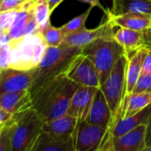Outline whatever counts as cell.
I'll list each match as a JSON object with an SVG mask.
<instances>
[{"label":"cell","instance_id":"obj_1","mask_svg":"<svg viewBox=\"0 0 151 151\" xmlns=\"http://www.w3.org/2000/svg\"><path fill=\"white\" fill-rule=\"evenodd\" d=\"M78 87L63 74L32 97L33 108L43 122L60 118L67 113L71 98Z\"/></svg>","mask_w":151,"mask_h":151},{"label":"cell","instance_id":"obj_2","mask_svg":"<svg viewBox=\"0 0 151 151\" xmlns=\"http://www.w3.org/2000/svg\"><path fill=\"white\" fill-rule=\"evenodd\" d=\"M82 48L60 45L47 47L36 67L32 69L33 79L28 92L32 97L58 77L65 74L73 58L81 53Z\"/></svg>","mask_w":151,"mask_h":151},{"label":"cell","instance_id":"obj_3","mask_svg":"<svg viewBox=\"0 0 151 151\" xmlns=\"http://www.w3.org/2000/svg\"><path fill=\"white\" fill-rule=\"evenodd\" d=\"M10 123L12 151H32L43 125L35 110L32 107L13 116Z\"/></svg>","mask_w":151,"mask_h":151},{"label":"cell","instance_id":"obj_4","mask_svg":"<svg viewBox=\"0 0 151 151\" xmlns=\"http://www.w3.org/2000/svg\"><path fill=\"white\" fill-rule=\"evenodd\" d=\"M81 53L94 64L101 85L110 75L119 59L125 54L124 49L113 38L97 39L82 48Z\"/></svg>","mask_w":151,"mask_h":151},{"label":"cell","instance_id":"obj_5","mask_svg":"<svg viewBox=\"0 0 151 151\" xmlns=\"http://www.w3.org/2000/svg\"><path fill=\"white\" fill-rule=\"evenodd\" d=\"M128 57L125 53L116 63L108 78L101 85L103 92L113 116L114 125L122 117L126 96V72Z\"/></svg>","mask_w":151,"mask_h":151},{"label":"cell","instance_id":"obj_6","mask_svg":"<svg viewBox=\"0 0 151 151\" xmlns=\"http://www.w3.org/2000/svg\"><path fill=\"white\" fill-rule=\"evenodd\" d=\"M112 128L78 121L73 134L74 151H101L112 138Z\"/></svg>","mask_w":151,"mask_h":151},{"label":"cell","instance_id":"obj_7","mask_svg":"<svg viewBox=\"0 0 151 151\" xmlns=\"http://www.w3.org/2000/svg\"><path fill=\"white\" fill-rule=\"evenodd\" d=\"M43 41L44 39L40 33L23 36L17 41H11L9 43L11 47L9 67L25 71L32 70L35 50Z\"/></svg>","mask_w":151,"mask_h":151},{"label":"cell","instance_id":"obj_8","mask_svg":"<svg viewBox=\"0 0 151 151\" xmlns=\"http://www.w3.org/2000/svg\"><path fill=\"white\" fill-rule=\"evenodd\" d=\"M65 76L79 86L100 88L101 82L98 73L92 61L84 54L75 56L69 64Z\"/></svg>","mask_w":151,"mask_h":151},{"label":"cell","instance_id":"obj_9","mask_svg":"<svg viewBox=\"0 0 151 151\" xmlns=\"http://www.w3.org/2000/svg\"><path fill=\"white\" fill-rule=\"evenodd\" d=\"M114 27L106 19V20L101 23L98 27L92 29H84L75 34L69 35L65 37L61 45L83 48L88 43L102 38H113L114 37Z\"/></svg>","mask_w":151,"mask_h":151},{"label":"cell","instance_id":"obj_10","mask_svg":"<svg viewBox=\"0 0 151 151\" xmlns=\"http://www.w3.org/2000/svg\"><path fill=\"white\" fill-rule=\"evenodd\" d=\"M32 70L25 71L12 67L0 70V95L28 90L32 83Z\"/></svg>","mask_w":151,"mask_h":151},{"label":"cell","instance_id":"obj_11","mask_svg":"<svg viewBox=\"0 0 151 151\" xmlns=\"http://www.w3.org/2000/svg\"><path fill=\"white\" fill-rule=\"evenodd\" d=\"M114 39L124 49L128 57L147 45H151L150 32L119 27L114 34Z\"/></svg>","mask_w":151,"mask_h":151},{"label":"cell","instance_id":"obj_12","mask_svg":"<svg viewBox=\"0 0 151 151\" xmlns=\"http://www.w3.org/2000/svg\"><path fill=\"white\" fill-rule=\"evenodd\" d=\"M97 89L96 88L79 86L71 98L66 114L77 119L78 121H85Z\"/></svg>","mask_w":151,"mask_h":151},{"label":"cell","instance_id":"obj_13","mask_svg":"<svg viewBox=\"0 0 151 151\" xmlns=\"http://www.w3.org/2000/svg\"><path fill=\"white\" fill-rule=\"evenodd\" d=\"M105 15L114 27L127 28L142 32L150 31L151 15L149 14L127 12L119 15H112L107 10Z\"/></svg>","mask_w":151,"mask_h":151},{"label":"cell","instance_id":"obj_14","mask_svg":"<svg viewBox=\"0 0 151 151\" xmlns=\"http://www.w3.org/2000/svg\"><path fill=\"white\" fill-rule=\"evenodd\" d=\"M85 121L104 127H113L114 126L111 108L100 88H98L95 94L88 115Z\"/></svg>","mask_w":151,"mask_h":151},{"label":"cell","instance_id":"obj_15","mask_svg":"<svg viewBox=\"0 0 151 151\" xmlns=\"http://www.w3.org/2000/svg\"><path fill=\"white\" fill-rule=\"evenodd\" d=\"M147 125L137 128L116 138H112L113 151H142L146 147Z\"/></svg>","mask_w":151,"mask_h":151},{"label":"cell","instance_id":"obj_16","mask_svg":"<svg viewBox=\"0 0 151 151\" xmlns=\"http://www.w3.org/2000/svg\"><path fill=\"white\" fill-rule=\"evenodd\" d=\"M78 119L65 114L60 118L43 122L42 133L58 139L73 140V134Z\"/></svg>","mask_w":151,"mask_h":151},{"label":"cell","instance_id":"obj_17","mask_svg":"<svg viewBox=\"0 0 151 151\" xmlns=\"http://www.w3.org/2000/svg\"><path fill=\"white\" fill-rule=\"evenodd\" d=\"M32 107V99L28 90L0 95V109L12 116L18 115Z\"/></svg>","mask_w":151,"mask_h":151},{"label":"cell","instance_id":"obj_18","mask_svg":"<svg viewBox=\"0 0 151 151\" xmlns=\"http://www.w3.org/2000/svg\"><path fill=\"white\" fill-rule=\"evenodd\" d=\"M150 119L151 105L133 116L119 119L113 126L111 132L112 138L119 137L142 125H148Z\"/></svg>","mask_w":151,"mask_h":151},{"label":"cell","instance_id":"obj_19","mask_svg":"<svg viewBox=\"0 0 151 151\" xmlns=\"http://www.w3.org/2000/svg\"><path fill=\"white\" fill-rule=\"evenodd\" d=\"M145 48V47H144ZM144 48L137 50L134 54L128 57L127 72H126V96L123 104V108L125 103L128 99V97L132 95L134 88L138 81V79L142 73V59L144 54Z\"/></svg>","mask_w":151,"mask_h":151},{"label":"cell","instance_id":"obj_20","mask_svg":"<svg viewBox=\"0 0 151 151\" xmlns=\"http://www.w3.org/2000/svg\"><path fill=\"white\" fill-rule=\"evenodd\" d=\"M112 15L136 12L151 15V0H112L111 10Z\"/></svg>","mask_w":151,"mask_h":151},{"label":"cell","instance_id":"obj_21","mask_svg":"<svg viewBox=\"0 0 151 151\" xmlns=\"http://www.w3.org/2000/svg\"><path fill=\"white\" fill-rule=\"evenodd\" d=\"M32 151H74L73 140L51 137L42 132Z\"/></svg>","mask_w":151,"mask_h":151},{"label":"cell","instance_id":"obj_22","mask_svg":"<svg viewBox=\"0 0 151 151\" xmlns=\"http://www.w3.org/2000/svg\"><path fill=\"white\" fill-rule=\"evenodd\" d=\"M150 105H151V92L132 94L125 103L121 118L133 116Z\"/></svg>","mask_w":151,"mask_h":151},{"label":"cell","instance_id":"obj_23","mask_svg":"<svg viewBox=\"0 0 151 151\" xmlns=\"http://www.w3.org/2000/svg\"><path fill=\"white\" fill-rule=\"evenodd\" d=\"M92 9L93 8L90 6L87 11H85L84 12H82L81 14H80L76 17H74L73 19H72L71 20H69L67 23H65V25H63L61 27V29L65 35V37L69 35L75 34V33H78L80 31L86 29V22L88 20V18Z\"/></svg>","mask_w":151,"mask_h":151},{"label":"cell","instance_id":"obj_24","mask_svg":"<svg viewBox=\"0 0 151 151\" xmlns=\"http://www.w3.org/2000/svg\"><path fill=\"white\" fill-rule=\"evenodd\" d=\"M34 13L35 19L38 23L39 27V33L42 32L50 24V11L49 8V4L46 0H35V7H34Z\"/></svg>","mask_w":151,"mask_h":151},{"label":"cell","instance_id":"obj_25","mask_svg":"<svg viewBox=\"0 0 151 151\" xmlns=\"http://www.w3.org/2000/svg\"><path fill=\"white\" fill-rule=\"evenodd\" d=\"M28 12H26V11H22V10L17 11L14 21L12 22V24L8 31V34H9L12 41L19 40L24 36V32H25L27 19L28 17Z\"/></svg>","mask_w":151,"mask_h":151},{"label":"cell","instance_id":"obj_26","mask_svg":"<svg viewBox=\"0 0 151 151\" xmlns=\"http://www.w3.org/2000/svg\"><path fill=\"white\" fill-rule=\"evenodd\" d=\"M49 47H58L62 44L65 35L61 29V27H53L50 24L41 34Z\"/></svg>","mask_w":151,"mask_h":151},{"label":"cell","instance_id":"obj_27","mask_svg":"<svg viewBox=\"0 0 151 151\" xmlns=\"http://www.w3.org/2000/svg\"><path fill=\"white\" fill-rule=\"evenodd\" d=\"M10 121L3 126L0 132V151H12Z\"/></svg>","mask_w":151,"mask_h":151},{"label":"cell","instance_id":"obj_28","mask_svg":"<svg viewBox=\"0 0 151 151\" xmlns=\"http://www.w3.org/2000/svg\"><path fill=\"white\" fill-rule=\"evenodd\" d=\"M151 92V74H141L132 94Z\"/></svg>","mask_w":151,"mask_h":151},{"label":"cell","instance_id":"obj_29","mask_svg":"<svg viewBox=\"0 0 151 151\" xmlns=\"http://www.w3.org/2000/svg\"><path fill=\"white\" fill-rule=\"evenodd\" d=\"M38 33H39V27H38V23L35 19L34 9H33L28 12V17L27 19V23H26L24 36L32 35L38 34Z\"/></svg>","mask_w":151,"mask_h":151},{"label":"cell","instance_id":"obj_30","mask_svg":"<svg viewBox=\"0 0 151 151\" xmlns=\"http://www.w3.org/2000/svg\"><path fill=\"white\" fill-rule=\"evenodd\" d=\"M17 11H7L0 12V27L4 31H9L14 19L16 17Z\"/></svg>","mask_w":151,"mask_h":151},{"label":"cell","instance_id":"obj_31","mask_svg":"<svg viewBox=\"0 0 151 151\" xmlns=\"http://www.w3.org/2000/svg\"><path fill=\"white\" fill-rule=\"evenodd\" d=\"M141 74H151V45H147L144 48Z\"/></svg>","mask_w":151,"mask_h":151},{"label":"cell","instance_id":"obj_32","mask_svg":"<svg viewBox=\"0 0 151 151\" xmlns=\"http://www.w3.org/2000/svg\"><path fill=\"white\" fill-rule=\"evenodd\" d=\"M26 0H3L0 4V12L7 11H19Z\"/></svg>","mask_w":151,"mask_h":151},{"label":"cell","instance_id":"obj_33","mask_svg":"<svg viewBox=\"0 0 151 151\" xmlns=\"http://www.w3.org/2000/svg\"><path fill=\"white\" fill-rule=\"evenodd\" d=\"M10 51L11 47L10 44L3 46L0 48V68H7L10 65Z\"/></svg>","mask_w":151,"mask_h":151},{"label":"cell","instance_id":"obj_34","mask_svg":"<svg viewBox=\"0 0 151 151\" xmlns=\"http://www.w3.org/2000/svg\"><path fill=\"white\" fill-rule=\"evenodd\" d=\"M12 117L13 116H12L11 114L7 113L6 111L0 109V127H2V126L5 125L6 123H8L12 119Z\"/></svg>","mask_w":151,"mask_h":151},{"label":"cell","instance_id":"obj_35","mask_svg":"<svg viewBox=\"0 0 151 151\" xmlns=\"http://www.w3.org/2000/svg\"><path fill=\"white\" fill-rule=\"evenodd\" d=\"M79 1L83 2V3L89 4L90 6H91L92 8H94V7H98V8H100L101 10H103V11L104 12V13L107 12V10H105V9L104 8V6H103V4H101L100 0H79Z\"/></svg>","mask_w":151,"mask_h":151},{"label":"cell","instance_id":"obj_36","mask_svg":"<svg viewBox=\"0 0 151 151\" xmlns=\"http://www.w3.org/2000/svg\"><path fill=\"white\" fill-rule=\"evenodd\" d=\"M48 4H49V8H50V12L52 13L53 11L64 1V0H46Z\"/></svg>","mask_w":151,"mask_h":151},{"label":"cell","instance_id":"obj_37","mask_svg":"<svg viewBox=\"0 0 151 151\" xmlns=\"http://www.w3.org/2000/svg\"><path fill=\"white\" fill-rule=\"evenodd\" d=\"M151 143V119L147 125V131H146V145Z\"/></svg>","mask_w":151,"mask_h":151},{"label":"cell","instance_id":"obj_38","mask_svg":"<svg viewBox=\"0 0 151 151\" xmlns=\"http://www.w3.org/2000/svg\"><path fill=\"white\" fill-rule=\"evenodd\" d=\"M101 151H113V149H112V138L106 143V145L103 148V150Z\"/></svg>","mask_w":151,"mask_h":151},{"label":"cell","instance_id":"obj_39","mask_svg":"<svg viewBox=\"0 0 151 151\" xmlns=\"http://www.w3.org/2000/svg\"><path fill=\"white\" fill-rule=\"evenodd\" d=\"M142 151H151V143L149 145H146V147Z\"/></svg>","mask_w":151,"mask_h":151},{"label":"cell","instance_id":"obj_40","mask_svg":"<svg viewBox=\"0 0 151 151\" xmlns=\"http://www.w3.org/2000/svg\"><path fill=\"white\" fill-rule=\"evenodd\" d=\"M4 32H5V31H4V29H2V28L0 27V36H1V35H3V34L4 33Z\"/></svg>","mask_w":151,"mask_h":151},{"label":"cell","instance_id":"obj_41","mask_svg":"<svg viewBox=\"0 0 151 151\" xmlns=\"http://www.w3.org/2000/svg\"><path fill=\"white\" fill-rule=\"evenodd\" d=\"M150 41H151V27H150Z\"/></svg>","mask_w":151,"mask_h":151},{"label":"cell","instance_id":"obj_42","mask_svg":"<svg viewBox=\"0 0 151 151\" xmlns=\"http://www.w3.org/2000/svg\"><path fill=\"white\" fill-rule=\"evenodd\" d=\"M2 127H3V126H2V127H0V132H1V129H2Z\"/></svg>","mask_w":151,"mask_h":151},{"label":"cell","instance_id":"obj_43","mask_svg":"<svg viewBox=\"0 0 151 151\" xmlns=\"http://www.w3.org/2000/svg\"><path fill=\"white\" fill-rule=\"evenodd\" d=\"M2 1H3V0H0V4H1V3H2Z\"/></svg>","mask_w":151,"mask_h":151},{"label":"cell","instance_id":"obj_44","mask_svg":"<svg viewBox=\"0 0 151 151\" xmlns=\"http://www.w3.org/2000/svg\"><path fill=\"white\" fill-rule=\"evenodd\" d=\"M0 48H1V46H0Z\"/></svg>","mask_w":151,"mask_h":151},{"label":"cell","instance_id":"obj_45","mask_svg":"<svg viewBox=\"0 0 151 151\" xmlns=\"http://www.w3.org/2000/svg\"><path fill=\"white\" fill-rule=\"evenodd\" d=\"M0 70H1V68H0Z\"/></svg>","mask_w":151,"mask_h":151}]
</instances>
